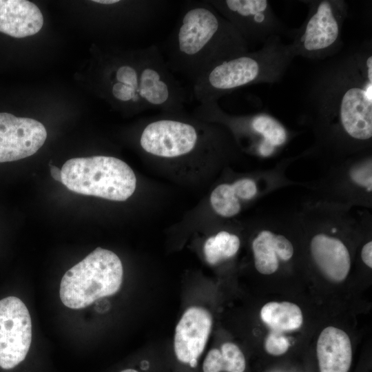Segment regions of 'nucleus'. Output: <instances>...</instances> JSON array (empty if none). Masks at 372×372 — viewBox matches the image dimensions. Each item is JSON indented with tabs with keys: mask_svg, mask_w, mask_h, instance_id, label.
<instances>
[{
	"mask_svg": "<svg viewBox=\"0 0 372 372\" xmlns=\"http://www.w3.org/2000/svg\"><path fill=\"white\" fill-rule=\"evenodd\" d=\"M300 121L313 137L307 156L329 165L372 152L371 40L322 61L306 85Z\"/></svg>",
	"mask_w": 372,
	"mask_h": 372,
	"instance_id": "nucleus-1",
	"label": "nucleus"
},
{
	"mask_svg": "<svg viewBox=\"0 0 372 372\" xmlns=\"http://www.w3.org/2000/svg\"><path fill=\"white\" fill-rule=\"evenodd\" d=\"M163 48L170 70L192 83L217 63L249 52V44L207 0L185 1Z\"/></svg>",
	"mask_w": 372,
	"mask_h": 372,
	"instance_id": "nucleus-2",
	"label": "nucleus"
},
{
	"mask_svg": "<svg viewBox=\"0 0 372 372\" xmlns=\"http://www.w3.org/2000/svg\"><path fill=\"white\" fill-rule=\"evenodd\" d=\"M353 209L315 198L303 202L299 216L309 258L327 280L341 282L352 265L349 241L358 234V216Z\"/></svg>",
	"mask_w": 372,
	"mask_h": 372,
	"instance_id": "nucleus-3",
	"label": "nucleus"
},
{
	"mask_svg": "<svg viewBox=\"0 0 372 372\" xmlns=\"http://www.w3.org/2000/svg\"><path fill=\"white\" fill-rule=\"evenodd\" d=\"M292 47L276 36L253 52L224 60L192 83V94L199 104L218 102L236 90L258 83L279 82L295 58Z\"/></svg>",
	"mask_w": 372,
	"mask_h": 372,
	"instance_id": "nucleus-4",
	"label": "nucleus"
},
{
	"mask_svg": "<svg viewBox=\"0 0 372 372\" xmlns=\"http://www.w3.org/2000/svg\"><path fill=\"white\" fill-rule=\"evenodd\" d=\"M61 169V183L77 194L124 201L136 189L134 172L116 157L74 158L67 161Z\"/></svg>",
	"mask_w": 372,
	"mask_h": 372,
	"instance_id": "nucleus-5",
	"label": "nucleus"
},
{
	"mask_svg": "<svg viewBox=\"0 0 372 372\" xmlns=\"http://www.w3.org/2000/svg\"><path fill=\"white\" fill-rule=\"evenodd\" d=\"M123 276L122 262L113 251L97 247L63 275L59 296L68 308L79 309L115 294Z\"/></svg>",
	"mask_w": 372,
	"mask_h": 372,
	"instance_id": "nucleus-6",
	"label": "nucleus"
},
{
	"mask_svg": "<svg viewBox=\"0 0 372 372\" xmlns=\"http://www.w3.org/2000/svg\"><path fill=\"white\" fill-rule=\"evenodd\" d=\"M313 198L351 209H372V152L329 165L320 177L299 182Z\"/></svg>",
	"mask_w": 372,
	"mask_h": 372,
	"instance_id": "nucleus-7",
	"label": "nucleus"
},
{
	"mask_svg": "<svg viewBox=\"0 0 372 372\" xmlns=\"http://www.w3.org/2000/svg\"><path fill=\"white\" fill-rule=\"evenodd\" d=\"M308 13L302 25L293 29L290 43L295 56L324 61L343 48L342 29L348 15L344 0L307 1Z\"/></svg>",
	"mask_w": 372,
	"mask_h": 372,
	"instance_id": "nucleus-8",
	"label": "nucleus"
},
{
	"mask_svg": "<svg viewBox=\"0 0 372 372\" xmlns=\"http://www.w3.org/2000/svg\"><path fill=\"white\" fill-rule=\"evenodd\" d=\"M196 114L227 126L240 138H247L246 149L258 158L276 156L295 135L282 123L265 112L233 116L224 112L218 102L199 104Z\"/></svg>",
	"mask_w": 372,
	"mask_h": 372,
	"instance_id": "nucleus-9",
	"label": "nucleus"
},
{
	"mask_svg": "<svg viewBox=\"0 0 372 372\" xmlns=\"http://www.w3.org/2000/svg\"><path fill=\"white\" fill-rule=\"evenodd\" d=\"M138 94L145 109L181 114L187 91L167 65L158 46L151 45L135 52Z\"/></svg>",
	"mask_w": 372,
	"mask_h": 372,
	"instance_id": "nucleus-10",
	"label": "nucleus"
},
{
	"mask_svg": "<svg viewBox=\"0 0 372 372\" xmlns=\"http://www.w3.org/2000/svg\"><path fill=\"white\" fill-rule=\"evenodd\" d=\"M215 9L237 30L245 41L265 43L278 36L291 38L288 28L267 0H209Z\"/></svg>",
	"mask_w": 372,
	"mask_h": 372,
	"instance_id": "nucleus-11",
	"label": "nucleus"
},
{
	"mask_svg": "<svg viewBox=\"0 0 372 372\" xmlns=\"http://www.w3.org/2000/svg\"><path fill=\"white\" fill-rule=\"evenodd\" d=\"M147 121L141 130L139 145L147 154L174 158L192 153L200 143V128L180 114H165Z\"/></svg>",
	"mask_w": 372,
	"mask_h": 372,
	"instance_id": "nucleus-12",
	"label": "nucleus"
},
{
	"mask_svg": "<svg viewBox=\"0 0 372 372\" xmlns=\"http://www.w3.org/2000/svg\"><path fill=\"white\" fill-rule=\"evenodd\" d=\"M32 341V322L25 304L15 296L0 300V367L11 369L24 360Z\"/></svg>",
	"mask_w": 372,
	"mask_h": 372,
	"instance_id": "nucleus-13",
	"label": "nucleus"
},
{
	"mask_svg": "<svg viewBox=\"0 0 372 372\" xmlns=\"http://www.w3.org/2000/svg\"><path fill=\"white\" fill-rule=\"evenodd\" d=\"M46 138V130L38 121L0 112V163L15 161L33 155Z\"/></svg>",
	"mask_w": 372,
	"mask_h": 372,
	"instance_id": "nucleus-14",
	"label": "nucleus"
},
{
	"mask_svg": "<svg viewBox=\"0 0 372 372\" xmlns=\"http://www.w3.org/2000/svg\"><path fill=\"white\" fill-rule=\"evenodd\" d=\"M213 324L211 313L199 306L187 309L175 329L174 352L178 362L194 369L207 343Z\"/></svg>",
	"mask_w": 372,
	"mask_h": 372,
	"instance_id": "nucleus-15",
	"label": "nucleus"
},
{
	"mask_svg": "<svg viewBox=\"0 0 372 372\" xmlns=\"http://www.w3.org/2000/svg\"><path fill=\"white\" fill-rule=\"evenodd\" d=\"M43 24L39 8L26 0H0V32L15 38L37 33Z\"/></svg>",
	"mask_w": 372,
	"mask_h": 372,
	"instance_id": "nucleus-16",
	"label": "nucleus"
},
{
	"mask_svg": "<svg viewBox=\"0 0 372 372\" xmlns=\"http://www.w3.org/2000/svg\"><path fill=\"white\" fill-rule=\"evenodd\" d=\"M316 353L320 372H348L351 367V342L342 329H324L318 338Z\"/></svg>",
	"mask_w": 372,
	"mask_h": 372,
	"instance_id": "nucleus-17",
	"label": "nucleus"
},
{
	"mask_svg": "<svg viewBox=\"0 0 372 372\" xmlns=\"http://www.w3.org/2000/svg\"><path fill=\"white\" fill-rule=\"evenodd\" d=\"M260 316L272 331L281 333L297 330L303 322L300 308L291 302H269L262 307Z\"/></svg>",
	"mask_w": 372,
	"mask_h": 372,
	"instance_id": "nucleus-18",
	"label": "nucleus"
},
{
	"mask_svg": "<svg viewBox=\"0 0 372 372\" xmlns=\"http://www.w3.org/2000/svg\"><path fill=\"white\" fill-rule=\"evenodd\" d=\"M246 360L242 351L234 343H223L220 349L213 348L205 355L203 372H244Z\"/></svg>",
	"mask_w": 372,
	"mask_h": 372,
	"instance_id": "nucleus-19",
	"label": "nucleus"
},
{
	"mask_svg": "<svg viewBox=\"0 0 372 372\" xmlns=\"http://www.w3.org/2000/svg\"><path fill=\"white\" fill-rule=\"evenodd\" d=\"M240 245L241 240L238 234L222 229L205 242L203 251L205 260L211 265L229 260L237 254Z\"/></svg>",
	"mask_w": 372,
	"mask_h": 372,
	"instance_id": "nucleus-20",
	"label": "nucleus"
},
{
	"mask_svg": "<svg viewBox=\"0 0 372 372\" xmlns=\"http://www.w3.org/2000/svg\"><path fill=\"white\" fill-rule=\"evenodd\" d=\"M209 200L214 211L222 218H233L242 209L227 182L220 183L213 189Z\"/></svg>",
	"mask_w": 372,
	"mask_h": 372,
	"instance_id": "nucleus-21",
	"label": "nucleus"
},
{
	"mask_svg": "<svg viewBox=\"0 0 372 372\" xmlns=\"http://www.w3.org/2000/svg\"><path fill=\"white\" fill-rule=\"evenodd\" d=\"M264 347L269 354L278 356L288 351L290 343L282 333L271 330L265 340Z\"/></svg>",
	"mask_w": 372,
	"mask_h": 372,
	"instance_id": "nucleus-22",
	"label": "nucleus"
},
{
	"mask_svg": "<svg viewBox=\"0 0 372 372\" xmlns=\"http://www.w3.org/2000/svg\"><path fill=\"white\" fill-rule=\"evenodd\" d=\"M50 174L52 177L57 181L61 183V169L54 165H50Z\"/></svg>",
	"mask_w": 372,
	"mask_h": 372,
	"instance_id": "nucleus-23",
	"label": "nucleus"
},
{
	"mask_svg": "<svg viewBox=\"0 0 372 372\" xmlns=\"http://www.w3.org/2000/svg\"><path fill=\"white\" fill-rule=\"evenodd\" d=\"M119 372H139V371L135 369H125L121 370Z\"/></svg>",
	"mask_w": 372,
	"mask_h": 372,
	"instance_id": "nucleus-24",
	"label": "nucleus"
}]
</instances>
